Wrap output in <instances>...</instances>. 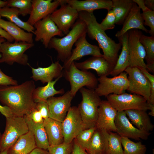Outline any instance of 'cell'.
Returning <instances> with one entry per match:
<instances>
[{
	"label": "cell",
	"instance_id": "obj_1",
	"mask_svg": "<svg viewBox=\"0 0 154 154\" xmlns=\"http://www.w3.org/2000/svg\"><path fill=\"white\" fill-rule=\"evenodd\" d=\"M35 88L33 80L19 85L0 86V102L9 108L14 116L24 117L36 109L33 96Z\"/></svg>",
	"mask_w": 154,
	"mask_h": 154
},
{
	"label": "cell",
	"instance_id": "obj_2",
	"mask_svg": "<svg viewBox=\"0 0 154 154\" xmlns=\"http://www.w3.org/2000/svg\"><path fill=\"white\" fill-rule=\"evenodd\" d=\"M78 19L83 21L87 27V33L91 39L97 42L99 47L102 50L104 57L115 66L121 47V44L116 43L106 35L100 27L93 12L85 11L79 12Z\"/></svg>",
	"mask_w": 154,
	"mask_h": 154
},
{
	"label": "cell",
	"instance_id": "obj_3",
	"mask_svg": "<svg viewBox=\"0 0 154 154\" xmlns=\"http://www.w3.org/2000/svg\"><path fill=\"white\" fill-rule=\"evenodd\" d=\"M85 34H87L86 24L83 21L78 19L65 36L61 38L55 37L52 38L48 48L56 50L58 53L57 59L64 62L71 55L73 45Z\"/></svg>",
	"mask_w": 154,
	"mask_h": 154
},
{
	"label": "cell",
	"instance_id": "obj_4",
	"mask_svg": "<svg viewBox=\"0 0 154 154\" xmlns=\"http://www.w3.org/2000/svg\"><path fill=\"white\" fill-rule=\"evenodd\" d=\"M79 90L82 100L78 108L82 120L87 129L95 127L102 100L94 89L82 87Z\"/></svg>",
	"mask_w": 154,
	"mask_h": 154
},
{
	"label": "cell",
	"instance_id": "obj_5",
	"mask_svg": "<svg viewBox=\"0 0 154 154\" xmlns=\"http://www.w3.org/2000/svg\"><path fill=\"white\" fill-rule=\"evenodd\" d=\"M70 83V90L74 97L82 88L86 86L88 88L95 89L98 84V79L90 72L80 70L75 66L74 62L71 64L69 68L64 69L63 76Z\"/></svg>",
	"mask_w": 154,
	"mask_h": 154
},
{
	"label": "cell",
	"instance_id": "obj_6",
	"mask_svg": "<svg viewBox=\"0 0 154 154\" xmlns=\"http://www.w3.org/2000/svg\"><path fill=\"white\" fill-rule=\"evenodd\" d=\"M34 45L33 43L21 42L13 43L5 41L0 45L1 56L0 63H5L10 65L15 62L24 66L28 65V56L25 52Z\"/></svg>",
	"mask_w": 154,
	"mask_h": 154
},
{
	"label": "cell",
	"instance_id": "obj_7",
	"mask_svg": "<svg viewBox=\"0 0 154 154\" xmlns=\"http://www.w3.org/2000/svg\"><path fill=\"white\" fill-rule=\"evenodd\" d=\"M6 118L5 131L0 141V152L8 149L21 136L29 131L24 117L13 116Z\"/></svg>",
	"mask_w": 154,
	"mask_h": 154
},
{
	"label": "cell",
	"instance_id": "obj_8",
	"mask_svg": "<svg viewBox=\"0 0 154 154\" xmlns=\"http://www.w3.org/2000/svg\"><path fill=\"white\" fill-rule=\"evenodd\" d=\"M98 80L99 83L94 90L100 97H106L112 94H121L127 90L129 86L127 75L124 71L111 78L99 77Z\"/></svg>",
	"mask_w": 154,
	"mask_h": 154
},
{
	"label": "cell",
	"instance_id": "obj_9",
	"mask_svg": "<svg viewBox=\"0 0 154 154\" xmlns=\"http://www.w3.org/2000/svg\"><path fill=\"white\" fill-rule=\"evenodd\" d=\"M107 100L117 111L135 109L147 111L149 104L142 96L126 92L117 95L112 94L107 97Z\"/></svg>",
	"mask_w": 154,
	"mask_h": 154
},
{
	"label": "cell",
	"instance_id": "obj_10",
	"mask_svg": "<svg viewBox=\"0 0 154 154\" xmlns=\"http://www.w3.org/2000/svg\"><path fill=\"white\" fill-rule=\"evenodd\" d=\"M127 33L129 52L128 67H136L140 70H147V65L144 60L145 52L139 41L142 32L137 29H132L128 31Z\"/></svg>",
	"mask_w": 154,
	"mask_h": 154
},
{
	"label": "cell",
	"instance_id": "obj_11",
	"mask_svg": "<svg viewBox=\"0 0 154 154\" xmlns=\"http://www.w3.org/2000/svg\"><path fill=\"white\" fill-rule=\"evenodd\" d=\"M62 124L64 143H65L72 142L80 133L87 129L76 106L70 107Z\"/></svg>",
	"mask_w": 154,
	"mask_h": 154
},
{
	"label": "cell",
	"instance_id": "obj_12",
	"mask_svg": "<svg viewBox=\"0 0 154 154\" xmlns=\"http://www.w3.org/2000/svg\"><path fill=\"white\" fill-rule=\"evenodd\" d=\"M127 75L129 86L127 90L141 96L149 102L151 86L147 78L141 70L136 67H128L125 70Z\"/></svg>",
	"mask_w": 154,
	"mask_h": 154
},
{
	"label": "cell",
	"instance_id": "obj_13",
	"mask_svg": "<svg viewBox=\"0 0 154 154\" xmlns=\"http://www.w3.org/2000/svg\"><path fill=\"white\" fill-rule=\"evenodd\" d=\"M59 9L50 15L51 20L65 35L68 34L78 19L79 12L61 0Z\"/></svg>",
	"mask_w": 154,
	"mask_h": 154
},
{
	"label": "cell",
	"instance_id": "obj_14",
	"mask_svg": "<svg viewBox=\"0 0 154 154\" xmlns=\"http://www.w3.org/2000/svg\"><path fill=\"white\" fill-rule=\"evenodd\" d=\"M116 133L121 137L136 140H147L151 134L150 132L140 130L130 122L124 111H117L115 120Z\"/></svg>",
	"mask_w": 154,
	"mask_h": 154
},
{
	"label": "cell",
	"instance_id": "obj_15",
	"mask_svg": "<svg viewBox=\"0 0 154 154\" xmlns=\"http://www.w3.org/2000/svg\"><path fill=\"white\" fill-rule=\"evenodd\" d=\"M33 26L36 29L34 33L35 40L42 41L45 48L48 47L50 40L54 36L64 35L51 20L50 15L36 22Z\"/></svg>",
	"mask_w": 154,
	"mask_h": 154
},
{
	"label": "cell",
	"instance_id": "obj_16",
	"mask_svg": "<svg viewBox=\"0 0 154 154\" xmlns=\"http://www.w3.org/2000/svg\"><path fill=\"white\" fill-rule=\"evenodd\" d=\"M74 97L69 90L61 96H53L48 98L46 101L49 118L62 123L71 107V102Z\"/></svg>",
	"mask_w": 154,
	"mask_h": 154
},
{
	"label": "cell",
	"instance_id": "obj_17",
	"mask_svg": "<svg viewBox=\"0 0 154 154\" xmlns=\"http://www.w3.org/2000/svg\"><path fill=\"white\" fill-rule=\"evenodd\" d=\"M86 34L80 37L75 43V48L72 50L70 56L64 62L62 66L64 69H67L73 62L79 60L85 56H103L99 46L92 44L87 41Z\"/></svg>",
	"mask_w": 154,
	"mask_h": 154
},
{
	"label": "cell",
	"instance_id": "obj_18",
	"mask_svg": "<svg viewBox=\"0 0 154 154\" xmlns=\"http://www.w3.org/2000/svg\"><path fill=\"white\" fill-rule=\"evenodd\" d=\"M32 0V9L27 21L33 26L37 22L50 15L60 5L61 0Z\"/></svg>",
	"mask_w": 154,
	"mask_h": 154
},
{
	"label": "cell",
	"instance_id": "obj_19",
	"mask_svg": "<svg viewBox=\"0 0 154 154\" xmlns=\"http://www.w3.org/2000/svg\"><path fill=\"white\" fill-rule=\"evenodd\" d=\"M117 112L107 100H102L98 109L96 128L105 129L109 133L116 132L115 120Z\"/></svg>",
	"mask_w": 154,
	"mask_h": 154
},
{
	"label": "cell",
	"instance_id": "obj_20",
	"mask_svg": "<svg viewBox=\"0 0 154 154\" xmlns=\"http://www.w3.org/2000/svg\"><path fill=\"white\" fill-rule=\"evenodd\" d=\"M74 63L76 67L80 70H87L92 69L95 70L99 77L110 75L114 67L103 56H92L83 62L74 61Z\"/></svg>",
	"mask_w": 154,
	"mask_h": 154
},
{
	"label": "cell",
	"instance_id": "obj_21",
	"mask_svg": "<svg viewBox=\"0 0 154 154\" xmlns=\"http://www.w3.org/2000/svg\"><path fill=\"white\" fill-rule=\"evenodd\" d=\"M28 65L32 70V75L31 78L35 81L40 80L43 84L52 81L54 78L63 76V68L59 61L52 62L46 67H38L35 68L30 66L29 64Z\"/></svg>",
	"mask_w": 154,
	"mask_h": 154
},
{
	"label": "cell",
	"instance_id": "obj_22",
	"mask_svg": "<svg viewBox=\"0 0 154 154\" xmlns=\"http://www.w3.org/2000/svg\"><path fill=\"white\" fill-rule=\"evenodd\" d=\"M140 9L135 3L129 14L125 19L121 29L115 35L117 38L121 37L129 30L137 29L147 33L148 30L145 27L144 21L141 15Z\"/></svg>",
	"mask_w": 154,
	"mask_h": 154
},
{
	"label": "cell",
	"instance_id": "obj_23",
	"mask_svg": "<svg viewBox=\"0 0 154 154\" xmlns=\"http://www.w3.org/2000/svg\"><path fill=\"white\" fill-rule=\"evenodd\" d=\"M78 12L85 11L93 12L94 10L105 9L112 10V2L111 0H63Z\"/></svg>",
	"mask_w": 154,
	"mask_h": 154
},
{
	"label": "cell",
	"instance_id": "obj_24",
	"mask_svg": "<svg viewBox=\"0 0 154 154\" xmlns=\"http://www.w3.org/2000/svg\"><path fill=\"white\" fill-rule=\"evenodd\" d=\"M110 133L104 129L96 128L86 150L88 154H106Z\"/></svg>",
	"mask_w": 154,
	"mask_h": 154
},
{
	"label": "cell",
	"instance_id": "obj_25",
	"mask_svg": "<svg viewBox=\"0 0 154 154\" xmlns=\"http://www.w3.org/2000/svg\"><path fill=\"white\" fill-rule=\"evenodd\" d=\"M43 124L50 146L56 145L64 143L62 123L49 117L44 119Z\"/></svg>",
	"mask_w": 154,
	"mask_h": 154
},
{
	"label": "cell",
	"instance_id": "obj_26",
	"mask_svg": "<svg viewBox=\"0 0 154 154\" xmlns=\"http://www.w3.org/2000/svg\"><path fill=\"white\" fill-rule=\"evenodd\" d=\"M131 123L138 129L148 132L153 130L154 125L151 122L146 111L139 110H129L124 111Z\"/></svg>",
	"mask_w": 154,
	"mask_h": 154
},
{
	"label": "cell",
	"instance_id": "obj_27",
	"mask_svg": "<svg viewBox=\"0 0 154 154\" xmlns=\"http://www.w3.org/2000/svg\"><path fill=\"white\" fill-rule=\"evenodd\" d=\"M37 147L34 136L29 131L8 149L7 154H29Z\"/></svg>",
	"mask_w": 154,
	"mask_h": 154
},
{
	"label": "cell",
	"instance_id": "obj_28",
	"mask_svg": "<svg viewBox=\"0 0 154 154\" xmlns=\"http://www.w3.org/2000/svg\"><path fill=\"white\" fill-rule=\"evenodd\" d=\"M27 124L29 131L33 134L37 147L47 150L50 146L43 122L36 123L30 118L24 116Z\"/></svg>",
	"mask_w": 154,
	"mask_h": 154
},
{
	"label": "cell",
	"instance_id": "obj_29",
	"mask_svg": "<svg viewBox=\"0 0 154 154\" xmlns=\"http://www.w3.org/2000/svg\"><path fill=\"white\" fill-rule=\"evenodd\" d=\"M0 27L7 32L15 42L33 43V33L27 32L14 23L3 19H0Z\"/></svg>",
	"mask_w": 154,
	"mask_h": 154
},
{
	"label": "cell",
	"instance_id": "obj_30",
	"mask_svg": "<svg viewBox=\"0 0 154 154\" xmlns=\"http://www.w3.org/2000/svg\"><path fill=\"white\" fill-rule=\"evenodd\" d=\"M127 32L118 38L119 42L121 45L122 50L118 56L116 64L110 75L114 77L117 76L125 71L128 67L129 52L128 43Z\"/></svg>",
	"mask_w": 154,
	"mask_h": 154
},
{
	"label": "cell",
	"instance_id": "obj_31",
	"mask_svg": "<svg viewBox=\"0 0 154 154\" xmlns=\"http://www.w3.org/2000/svg\"><path fill=\"white\" fill-rule=\"evenodd\" d=\"M62 77H59L54 80L49 82L44 86L38 87L34 90L33 96L36 103L41 101H46L49 98L56 94H63L64 91L63 88L56 90L54 85L56 82Z\"/></svg>",
	"mask_w": 154,
	"mask_h": 154
},
{
	"label": "cell",
	"instance_id": "obj_32",
	"mask_svg": "<svg viewBox=\"0 0 154 154\" xmlns=\"http://www.w3.org/2000/svg\"><path fill=\"white\" fill-rule=\"evenodd\" d=\"M112 10L116 17V24L123 25L134 2L133 0H112Z\"/></svg>",
	"mask_w": 154,
	"mask_h": 154
},
{
	"label": "cell",
	"instance_id": "obj_33",
	"mask_svg": "<svg viewBox=\"0 0 154 154\" xmlns=\"http://www.w3.org/2000/svg\"><path fill=\"white\" fill-rule=\"evenodd\" d=\"M18 9L5 7L0 8V16L7 18L9 21L14 23L28 32L34 33L35 28L27 22L22 21L19 17Z\"/></svg>",
	"mask_w": 154,
	"mask_h": 154
},
{
	"label": "cell",
	"instance_id": "obj_34",
	"mask_svg": "<svg viewBox=\"0 0 154 154\" xmlns=\"http://www.w3.org/2000/svg\"><path fill=\"white\" fill-rule=\"evenodd\" d=\"M121 140L123 148V154H145L146 146L141 141L135 142L123 137H121Z\"/></svg>",
	"mask_w": 154,
	"mask_h": 154
},
{
	"label": "cell",
	"instance_id": "obj_35",
	"mask_svg": "<svg viewBox=\"0 0 154 154\" xmlns=\"http://www.w3.org/2000/svg\"><path fill=\"white\" fill-rule=\"evenodd\" d=\"M139 41L146 53L145 59L147 65H154V37L142 34Z\"/></svg>",
	"mask_w": 154,
	"mask_h": 154
},
{
	"label": "cell",
	"instance_id": "obj_36",
	"mask_svg": "<svg viewBox=\"0 0 154 154\" xmlns=\"http://www.w3.org/2000/svg\"><path fill=\"white\" fill-rule=\"evenodd\" d=\"M6 6L18 9L19 15L24 17L30 14L32 9L31 0H8Z\"/></svg>",
	"mask_w": 154,
	"mask_h": 154
},
{
	"label": "cell",
	"instance_id": "obj_37",
	"mask_svg": "<svg viewBox=\"0 0 154 154\" xmlns=\"http://www.w3.org/2000/svg\"><path fill=\"white\" fill-rule=\"evenodd\" d=\"M121 137L116 132L110 133L106 154H123Z\"/></svg>",
	"mask_w": 154,
	"mask_h": 154
},
{
	"label": "cell",
	"instance_id": "obj_38",
	"mask_svg": "<svg viewBox=\"0 0 154 154\" xmlns=\"http://www.w3.org/2000/svg\"><path fill=\"white\" fill-rule=\"evenodd\" d=\"M96 129L95 126L83 130L75 138V141L86 151L89 146L92 136Z\"/></svg>",
	"mask_w": 154,
	"mask_h": 154
},
{
	"label": "cell",
	"instance_id": "obj_39",
	"mask_svg": "<svg viewBox=\"0 0 154 154\" xmlns=\"http://www.w3.org/2000/svg\"><path fill=\"white\" fill-rule=\"evenodd\" d=\"M73 146L72 142L63 143L56 145L49 146L47 150L50 154H71Z\"/></svg>",
	"mask_w": 154,
	"mask_h": 154
},
{
	"label": "cell",
	"instance_id": "obj_40",
	"mask_svg": "<svg viewBox=\"0 0 154 154\" xmlns=\"http://www.w3.org/2000/svg\"><path fill=\"white\" fill-rule=\"evenodd\" d=\"M116 17L112 10L108 11L107 15L100 24L101 28L104 31L114 29L115 26Z\"/></svg>",
	"mask_w": 154,
	"mask_h": 154
},
{
	"label": "cell",
	"instance_id": "obj_41",
	"mask_svg": "<svg viewBox=\"0 0 154 154\" xmlns=\"http://www.w3.org/2000/svg\"><path fill=\"white\" fill-rule=\"evenodd\" d=\"M144 21V26H149V33L151 36L154 37V11H149L141 13Z\"/></svg>",
	"mask_w": 154,
	"mask_h": 154
},
{
	"label": "cell",
	"instance_id": "obj_42",
	"mask_svg": "<svg viewBox=\"0 0 154 154\" xmlns=\"http://www.w3.org/2000/svg\"><path fill=\"white\" fill-rule=\"evenodd\" d=\"M36 109L40 112L44 119L49 117V110L46 100L36 103Z\"/></svg>",
	"mask_w": 154,
	"mask_h": 154
},
{
	"label": "cell",
	"instance_id": "obj_43",
	"mask_svg": "<svg viewBox=\"0 0 154 154\" xmlns=\"http://www.w3.org/2000/svg\"><path fill=\"white\" fill-rule=\"evenodd\" d=\"M140 70L148 79L151 86L149 100L148 103L154 104V75L151 74L146 69H142Z\"/></svg>",
	"mask_w": 154,
	"mask_h": 154
},
{
	"label": "cell",
	"instance_id": "obj_44",
	"mask_svg": "<svg viewBox=\"0 0 154 154\" xmlns=\"http://www.w3.org/2000/svg\"><path fill=\"white\" fill-rule=\"evenodd\" d=\"M17 81L4 74L0 68V86L17 85Z\"/></svg>",
	"mask_w": 154,
	"mask_h": 154
},
{
	"label": "cell",
	"instance_id": "obj_45",
	"mask_svg": "<svg viewBox=\"0 0 154 154\" xmlns=\"http://www.w3.org/2000/svg\"><path fill=\"white\" fill-rule=\"evenodd\" d=\"M26 116L30 118L36 123H42L44 119L40 112L36 109L32 111L29 114Z\"/></svg>",
	"mask_w": 154,
	"mask_h": 154
},
{
	"label": "cell",
	"instance_id": "obj_46",
	"mask_svg": "<svg viewBox=\"0 0 154 154\" xmlns=\"http://www.w3.org/2000/svg\"><path fill=\"white\" fill-rule=\"evenodd\" d=\"M71 154H88L86 150L81 147L74 141Z\"/></svg>",
	"mask_w": 154,
	"mask_h": 154
},
{
	"label": "cell",
	"instance_id": "obj_47",
	"mask_svg": "<svg viewBox=\"0 0 154 154\" xmlns=\"http://www.w3.org/2000/svg\"><path fill=\"white\" fill-rule=\"evenodd\" d=\"M0 112L6 118L14 116L9 108L8 107L0 105Z\"/></svg>",
	"mask_w": 154,
	"mask_h": 154
},
{
	"label": "cell",
	"instance_id": "obj_48",
	"mask_svg": "<svg viewBox=\"0 0 154 154\" xmlns=\"http://www.w3.org/2000/svg\"><path fill=\"white\" fill-rule=\"evenodd\" d=\"M136 3L138 7L141 9L143 12L150 11L146 6L145 4L144 0H133Z\"/></svg>",
	"mask_w": 154,
	"mask_h": 154
},
{
	"label": "cell",
	"instance_id": "obj_49",
	"mask_svg": "<svg viewBox=\"0 0 154 154\" xmlns=\"http://www.w3.org/2000/svg\"><path fill=\"white\" fill-rule=\"evenodd\" d=\"M0 35L6 39L7 41L12 42L14 40L12 37L7 32L0 27Z\"/></svg>",
	"mask_w": 154,
	"mask_h": 154
},
{
	"label": "cell",
	"instance_id": "obj_50",
	"mask_svg": "<svg viewBox=\"0 0 154 154\" xmlns=\"http://www.w3.org/2000/svg\"><path fill=\"white\" fill-rule=\"evenodd\" d=\"M29 154H50L47 150H44L38 147L34 149Z\"/></svg>",
	"mask_w": 154,
	"mask_h": 154
},
{
	"label": "cell",
	"instance_id": "obj_51",
	"mask_svg": "<svg viewBox=\"0 0 154 154\" xmlns=\"http://www.w3.org/2000/svg\"><path fill=\"white\" fill-rule=\"evenodd\" d=\"M144 1L145 5L147 8L151 11H154V0H145Z\"/></svg>",
	"mask_w": 154,
	"mask_h": 154
},
{
	"label": "cell",
	"instance_id": "obj_52",
	"mask_svg": "<svg viewBox=\"0 0 154 154\" xmlns=\"http://www.w3.org/2000/svg\"><path fill=\"white\" fill-rule=\"evenodd\" d=\"M149 110L150 111L149 113L148 114L152 116H154V104H148Z\"/></svg>",
	"mask_w": 154,
	"mask_h": 154
},
{
	"label": "cell",
	"instance_id": "obj_53",
	"mask_svg": "<svg viewBox=\"0 0 154 154\" xmlns=\"http://www.w3.org/2000/svg\"><path fill=\"white\" fill-rule=\"evenodd\" d=\"M7 3V1H3L0 0V8L6 7Z\"/></svg>",
	"mask_w": 154,
	"mask_h": 154
},
{
	"label": "cell",
	"instance_id": "obj_54",
	"mask_svg": "<svg viewBox=\"0 0 154 154\" xmlns=\"http://www.w3.org/2000/svg\"><path fill=\"white\" fill-rule=\"evenodd\" d=\"M5 41V39L0 35V45L2 43ZM1 54H0V58L1 57Z\"/></svg>",
	"mask_w": 154,
	"mask_h": 154
},
{
	"label": "cell",
	"instance_id": "obj_55",
	"mask_svg": "<svg viewBox=\"0 0 154 154\" xmlns=\"http://www.w3.org/2000/svg\"><path fill=\"white\" fill-rule=\"evenodd\" d=\"M8 149H6L0 152V154H7Z\"/></svg>",
	"mask_w": 154,
	"mask_h": 154
},
{
	"label": "cell",
	"instance_id": "obj_56",
	"mask_svg": "<svg viewBox=\"0 0 154 154\" xmlns=\"http://www.w3.org/2000/svg\"><path fill=\"white\" fill-rule=\"evenodd\" d=\"M1 135L0 133V139H1Z\"/></svg>",
	"mask_w": 154,
	"mask_h": 154
},
{
	"label": "cell",
	"instance_id": "obj_57",
	"mask_svg": "<svg viewBox=\"0 0 154 154\" xmlns=\"http://www.w3.org/2000/svg\"><path fill=\"white\" fill-rule=\"evenodd\" d=\"M1 16H0V19H1Z\"/></svg>",
	"mask_w": 154,
	"mask_h": 154
}]
</instances>
